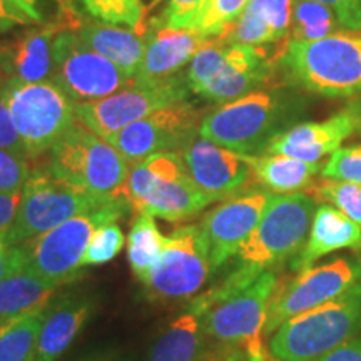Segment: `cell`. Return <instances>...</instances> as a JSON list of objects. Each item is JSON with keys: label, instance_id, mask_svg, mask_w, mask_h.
Returning <instances> with one entry per match:
<instances>
[{"label": "cell", "instance_id": "836d02e7", "mask_svg": "<svg viewBox=\"0 0 361 361\" xmlns=\"http://www.w3.org/2000/svg\"><path fill=\"white\" fill-rule=\"evenodd\" d=\"M126 238L123 229L117 223H107L99 226L92 236L89 239V245L85 247L82 268H92L109 263L119 255L124 247Z\"/></svg>", "mask_w": 361, "mask_h": 361}, {"label": "cell", "instance_id": "6da1fadb", "mask_svg": "<svg viewBox=\"0 0 361 361\" xmlns=\"http://www.w3.org/2000/svg\"><path fill=\"white\" fill-rule=\"evenodd\" d=\"M300 107V101L284 90H255L202 117L200 135L239 154L259 156L278 134L291 128Z\"/></svg>", "mask_w": 361, "mask_h": 361}, {"label": "cell", "instance_id": "ba28073f", "mask_svg": "<svg viewBox=\"0 0 361 361\" xmlns=\"http://www.w3.org/2000/svg\"><path fill=\"white\" fill-rule=\"evenodd\" d=\"M314 213L316 201L310 194H273L255 231L239 247V264L263 273L301 252Z\"/></svg>", "mask_w": 361, "mask_h": 361}, {"label": "cell", "instance_id": "ee69618b", "mask_svg": "<svg viewBox=\"0 0 361 361\" xmlns=\"http://www.w3.org/2000/svg\"><path fill=\"white\" fill-rule=\"evenodd\" d=\"M197 361H256L252 360L245 350L238 348V346H228V345H218L214 348L207 350L201 355V358ZM266 361H279L271 355L269 360Z\"/></svg>", "mask_w": 361, "mask_h": 361}, {"label": "cell", "instance_id": "4dcf8cb0", "mask_svg": "<svg viewBox=\"0 0 361 361\" xmlns=\"http://www.w3.org/2000/svg\"><path fill=\"white\" fill-rule=\"evenodd\" d=\"M340 25L336 13L314 0H295L291 40H318L335 34Z\"/></svg>", "mask_w": 361, "mask_h": 361}, {"label": "cell", "instance_id": "30bf717a", "mask_svg": "<svg viewBox=\"0 0 361 361\" xmlns=\"http://www.w3.org/2000/svg\"><path fill=\"white\" fill-rule=\"evenodd\" d=\"M117 197L107 200L57 178L47 166L34 168L22 189L16 223L7 233L12 246L22 245L74 216L90 213Z\"/></svg>", "mask_w": 361, "mask_h": 361}, {"label": "cell", "instance_id": "f6af8a7d", "mask_svg": "<svg viewBox=\"0 0 361 361\" xmlns=\"http://www.w3.org/2000/svg\"><path fill=\"white\" fill-rule=\"evenodd\" d=\"M316 361H361V336L343 343Z\"/></svg>", "mask_w": 361, "mask_h": 361}, {"label": "cell", "instance_id": "9a60e30c", "mask_svg": "<svg viewBox=\"0 0 361 361\" xmlns=\"http://www.w3.org/2000/svg\"><path fill=\"white\" fill-rule=\"evenodd\" d=\"M189 92L186 75L161 80V82H137L109 97L99 101L75 104V119L101 135L111 139L126 126L142 119L161 107L186 101Z\"/></svg>", "mask_w": 361, "mask_h": 361}, {"label": "cell", "instance_id": "83f0119b", "mask_svg": "<svg viewBox=\"0 0 361 361\" xmlns=\"http://www.w3.org/2000/svg\"><path fill=\"white\" fill-rule=\"evenodd\" d=\"M252 176L268 191L278 194L300 192L310 189L313 178L322 171L319 164L295 159L283 154L251 156Z\"/></svg>", "mask_w": 361, "mask_h": 361}, {"label": "cell", "instance_id": "1f68e13d", "mask_svg": "<svg viewBox=\"0 0 361 361\" xmlns=\"http://www.w3.org/2000/svg\"><path fill=\"white\" fill-rule=\"evenodd\" d=\"M308 191L314 201L329 202L343 214L348 216L351 221L361 226V184L324 179L316 186H311Z\"/></svg>", "mask_w": 361, "mask_h": 361}, {"label": "cell", "instance_id": "74e56055", "mask_svg": "<svg viewBox=\"0 0 361 361\" xmlns=\"http://www.w3.org/2000/svg\"><path fill=\"white\" fill-rule=\"evenodd\" d=\"M30 173L25 156L0 147V192H20Z\"/></svg>", "mask_w": 361, "mask_h": 361}, {"label": "cell", "instance_id": "7bdbcfd3", "mask_svg": "<svg viewBox=\"0 0 361 361\" xmlns=\"http://www.w3.org/2000/svg\"><path fill=\"white\" fill-rule=\"evenodd\" d=\"M22 200L20 192H0V234H7L16 223Z\"/></svg>", "mask_w": 361, "mask_h": 361}, {"label": "cell", "instance_id": "603a6c76", "mask_svg": "<svg viewBox=\"0 0 361 361\" xmlns=\"http://www.w3.org/2000/svg\"><path fill=\"white\" fill-rule=\"evenodd\" d=\"M293 7L295 0H251L219 40L252 47L278 42L290 34Z\"/></svg>", "mask_w": 361, "mask_h": 361}, {"label": "cell", "instance_id": "5bb4252c", "mask_svg": "<svg viewBox=\"0 0 361 361\" xmlns=\"http://www.w3.org/2000/svg\"><path fill=\"white\" fill-rule=\"evenodd\" d=\"M361 283V264L348 258L311 266L293 281H279L269 301L264 336L273 335L293 316L336 300Z\"/></svg>", "mask_w": 361, "mask_h": 361}, {"label": "cell", "instance_id": "7dc6e473", "mask_svg": "<svg viewBox=\"0 0 361 361\" xmlns=\"http://www.w3.org/2000/svg\"><path fill=\"white\" fill-rule=\"evenodd\" d=\"M351 106H353V109L356 112V119H358V130H361V101L351 104Z\"/></svg>", "mask_w": 361, "mask_h": 361}, {"label": "cell", "instance_id": "e0dca14e", "mask_svg": "<svg viewBox=\"0 0 361 361\" xmlns=\"http://www.w3.org/2000/svg\"><path fill=\"white\" fill-rule=\"evenodd\" d=\"M269 191H247L229 197L211 209L200 224L209 250L213 271L238 255L239 247L258 226L271 200Z\"/></svg>", "mask_w": 361, "mask_h": 361}, {"label": "cell", "instance_id": "c3c4849f", "mask_svg": "<svg viewBox=\"0 0 361 361\" xmlns=\"http://www.w3.org/2000/svg\"><path fill=\"white\" fill-rule=\"evenodd\" d=\"M89 361H123L119 358H97V360H89Z\"/></svg>", "mask_w": 361, "mask_h": 361}, {"label": "cell", "instance_id": "44dd1931", "mask_svg": "<svg viewBox=\"0 0 361 361\" xmlns=\"http://www.w3.org/2000/svg\"><path fill=\"white\" fill-rule=\"evenodd\" d=\"M147 32L146 52L135 80L137 82H161L176 78L207 40L194 30H179L151 24Z\"/></svg>", "mask_w": 361, "mask_h": 361}, {"label": "cell", "instance_id": "2e32d148", "mask_svg": "<svg viewBox=\"0 0 361 361\" xmlns=\"http://www.w3.org/2000/svg\"><path fill=\"white\" fill-rule=\"evenodd\" d=\"M201 121V112L186 99L126 126L107 141L121 152L130 168L157 152L184 151L200 135Z\"/></svg>", "mask_w": 361, "mask_h": 361}, {"label": "cell", "instance_id": "277c9868", "mask_svg": "<svg viewBox=\"0 0 361 361\" xmlns=\"http://www.w3.org/2000/svg\"><path fill=\"white\" fill-rule=\"evenodd\" d=\"M129 209L133 207L128 197H117L96 211L74 216L17 245L20 246L24 268L56 288L75 281L84 271L82 258L92 233L99 226L117 223Z\"/></svg>", "mask_w": 361, "mask_h": 361}, {"label": "cell", "instance_id": "7c38bea8", "mask_svg": "<svg viewBox=\"0 0 361 361\" xmlns=\"http://www.w3.org/2000/svg\"><path fill=\"white\" fill-rule=\"evenodd\" d=\"M211 273L213 264L201 226H180L166 238V245L144 286L146 296L152 301L194 298L207 283Z\"/></svg>", "mask_w": 361, "mask_h": 361}, {"label": "cell", "instance_id": "d4e9b609", "mask_svg": "<svg viewBox=\"0 0 361 361\" xmlns=\"http://www.w3.org/2000/svg\"><path fill=\"white\" fill-rule=\"evenodd\" d=\"M78 34L80 40L92 51L101 54L135 79L146 52L147 32L142 34L134 29H123V27L89 20L79 27Z\"/></svg>", "mask_w": 361, "mask_h": 361}, {"label": "cell", "instance_id": "8fae6325", "mask_svg": "<svg viewBox=\"0 0 361 361\" xmlns=\"http://www.w3.org/2000/svg\"><path fill=\"white\" fill-rule=\"evenodd\" d=\"M2 90L29 161L51 151L75 123V102L52 80H6Z\"/></svg>", "mask_w": 361, "mask_h": 361}, {"label": "cell", "instance_id": "681fc988", "mask_svg": "<svg viewBox=\"0 0 361 361\" xmlns=\"http://www.w3.org/2000/svg\"><path fill=\"white\" fill-rule=\"evenodd\" d=\"M2 82H4V80H2V79H0V84H2Z\"/></svg>", "mask_w": 361, "mask_h": 361}, {"label": "cell", "instance_id": "7a4b0ae2", "mask_svg": "<svg viewBox=\"0 0 361 361\" xmlns=\"http://www.w3.org/2000/svg\"><path fill=\"white\" fill-rule=\"evenodd\" d=\"M281 67L291 84L324 97L361 92V34L335 32L318 40H290Z\"/></svg>", "mask_w": 361, "mask_h": 361}, {"label": "cell", "instance_id": "9c48e42d", "mask_svg": "<svg viewBox=\"0 0 361 361\" xmlns=\"http://www.w3.org/2000/svg\"><path fill=\"white\" fill-rule=\"evenodd\" d=\"M276 284V273L266 269L251 284L207 306L201 314L206 338L218 345L238 346L256 361L269 360L263 331Z\"/></svg>", "mask_w": 361, "mask_h": 361}, {"label": "cell", "instance_id": "8d00e7d4", "mask_svg": "<svg viewBox=\"0 0 361 361\" xmlns=\"http://www.w3.org/2000/svg\"><path fill=\"white\" fill-rule=\"evenodd\" d=\"M322 176L324 179L361 184V146L340 147L333 152L323 166Z\"/></svg>", "mask_w": 361, "mask_h": 361}, {"label": "cell", "instance_id": "b9f144b4", "mask_svg": "<svg viewBox=\"0 0 361 361\" xmlns=\"http://www.w3.org/2000/svg\"><path fill=\"white\" fill-rule=\"evenodd\" d=\"M24 266L20 246H12L7 241V234H0V281L11 276L13 271Z\"/></svg>", "mask_w": 361, "mask_h": 361}, {"label": "cell", "instance_id": "60d3db41", "mask_svg": "<svg viewBox=\"0 0 361 361\" xmlns=\"http://www.w3.org/2000/svg\"><path fill=\"white\" fill-rule=\"evenodd\" d=\"M336 13L340 25L350 30H361V0H314Z\"/></svg>", "mask_w": 361, "mask_h": 361}, {"label": "cell", "instance_id": "e575fe53", "mask_svg": "<svg viewBox=\"0 0 361 361\" xmlns=\"http://www.w3.org/2000/svg\"><path fill=\"white\" fill-rule=\"evenodd\" d=\"M251 0H209L196 32L202 37H221L238 17L245 12Z\"/></svg>", "mask_w": 361, "mask_h": 361}, {"label": "cell", "instance_id": "bcb514c9", "mask_svg": "<svg viewBox=\"0 0 361 361\" xmlns=\"http://www.w3.org/2000/svg\"><path fill=\"white\" fill-rule=\"evenodd\" d=\"M19 2L24 6L25 11L39 22V24H44V16H42V12H40V7H39L40 0H19Z\"/></svg>", "mask_w": 361, "mask_h": 361}, {"label": "cell", "instance_id": "d6986e66", "mask_svg": "<svg viewBox=\"0 0 361 361\" xmlns=\"http://www.w3.org/2000/svg\"><path fill=\"white\" fill-rule=\"evenodd\" d=\"M358 130L353 106L323 123H301L283 130L268 144L263 154H283L318 164L324 156L338 151L345 139Z\"/></svg>", "mask_w": 361, "mask_h": 361}, {"label": "cell", "instance_id": "f1b7e54d", "mask_svg": "<svg viewBox=\"0 0 361 361\" xmlns=\"http://www.w3.org/2000/svg\"><path fill=\"white\" fill-rule=\"evenodd\" d=\"M47 308L0 322V361H35Z\"/></svg>", "mask_w": 361, "mask_h": 361}, {"label": "cell", "instance_id": "ac0fdd59", "mask_svg": "<svg viewBox=\"0 0 361 361\" xmlns=\"http://www.w3.org/2000/svg\"><path fill=\"white\" fill-rule=\"evenodd\" d=\"M180 157L192 183L214 201L239 192L252 176L251 156L239 154L201 135L180 151Z\"/></svg>", "mask_w": 361, "mask_h": 361}, {"label": "cell", "instance_id": "d6a6232c", "mask_svg": "<svg viewBox=\"0 0 361 361\" xmlns=\"http://www.w3.org/2000/svg\"><path fill=\"white\" fill-rule=\"evenodd\" d=\"M79 2L94 19L111 25H129V29L142 32L139 27L144 16L142 0H79Z\"/></svg>", "mask_w": 361, "mask_h": 361}, {"label": "cell", "instance_id": "4316f807", "mask_svg": "<svg viewBox=\"0 0 361 361\" xmlns=\"http://www.w3.org/2000/svg\"><path fill=\"white\" fill-rule=\"evenodd\" d=\"M56 286L22 266L0 281V322L45 310L56 298Z\"/></svg>", "mask_w": 361, "mask_h": 361}, {"label": "cell", "instance_id": "d590c367", "mask_svg": "<svg viewBox=\"0 0 361 361\" xmlns=\"http://www.w3.org/2000/svg\"><path fill=\"white\" fill-rule=\"evenodd\" d=\"M207 2L209 0H168L162 16L152 20V24L196 32Z\"/></svg>", "mask_w": 361, "mask_h": 361}, {"label": "cell", "instance_id": "ffe728a7", "mask_svg": "<svg viewBox=\"0 0 361 361\" xmlns=\"http://www.w3.org/2000/svg\"><path fill=\"white\" fill-rule=\"evenodd\" d=\"M57 25L32 27L16 37L0 40V79L42 82L54 71V39Z\"/></svg>", "mask_w": 361, "mask_h": 361}, {"label": "cell", "instance_id": "ab89813d", "mask_svg": "<svg viewBox=\"0 0 361 361\" xmlns=\"http://www.w3.org/2000/svg\"><path fill=\"white\" fill-rule=\"evenodd\" d=\"M0 147L27 157L25 147L20 141L19 133H17L16 124H13L12 121L11 111H8L6 97H4L2 84H0ZM27 159H29V157H27Z\"/></svg>", "mask_w": 361, "mask_h": 361}, {"label": "cell", "instance_id": "5b68a950", "mask_svg": "<svg viewBox=\"0 0 361 361\" xmlns=\"http://www.w3.org/2000/svg\"><path fill=\"white\" fill-rule=\"evenodd\" d=\"M126 194L137 214L169 223L194 218L214 201L189 178L180 152H157L130 166Z\"/></svg>", "mask_w": 361, "mask_h": 361}, {"label": "cell", "instance_id": "cb8c5ba5", "mask_svg": "<svg viewBox=\"0 0 361 361\" xmlns=\"http://www.w3.org/2000/svg\"><path fill=\"white\" fill-rule=\"evenodd\" d=\"M361 246V226L351 221L335 206L323 204L316 207V213L311 223L310 236L301 250L293 269L301 271L311 268L316 259L346 247Z\"/></svg>", "mask_w": 361, "mask_h": 361}, {"label": "cell", "instance_id": "484cf974", "mask_svg": "<svg viewBox=\"0 0 361 361\" xmlns=\"http://www.w3.org/2000/svg\"><path fill=\"white\" fill-rule=\"evenodd\" d=\"M204 351L202 318L188 308L157 335L146 361H197Z\"/></svg>", "mask_w": 361, "mask_h": 361}, {"label": "cell", "instance_id": "f546056e", "mask_svg": "<svg viewBox=\"0 0 361 361\" xmlns=\"http://www.w3.org/2000/svg\"><path fill=\"white\" fill-rule=\"evenodd\" d=\"M166 245V236L149 214H137L128 238V261L137 281L146 286L149 274Z\"/></svg>", "mask_w": 361, "mask_h": 361}, {"label": "cell", "instance_id": "4fadbf2b", "mask_svg": "<svg viewBox=\"0 0 361 361\" xmlns=\"http://www.w3.org/2000/svg\"><path fill=\"white\" fill-rule=\"evenodd\" d=\"M49 80L75 104L99 101L135 84L134 78L92 51L72 30H62L54 39V71Z\"/></svg>", "mask_w": 361, "mask_h": 361}, {"label": "cell", "instance_id": "3957f363", "mask_svg": "<svg viewBox=\"0 0 361 361\" xmlns=\"http://www.w3.org/2000/svg\"><path fill=\"white\" fill-rule=\"evenodd\" d=\"M361 333V283L336 300L284 322L269 340L279 361H316Z\"/></svg>", "mask_w": 361, "mask_h": 361}, {"label": "cell", "instance_id": "f35d334b", "mask_svg": "<svg viewBox=\"0 0 361 361\" xmlns=\"http://www.w3.org/2000/svg\"><path fill=\"white\" fill-rule=\"evenodd\" d=\"M39 25L19 0H0V34H7L19 27Z\"/></svg>", "mask_w": 361, "mask_h": 361}, {"label": "cell", "instance_id": "52a82bcc", "mask_svg": "<svg viewBox=\"0 0 361 361\" xmlns=\"http://www.w3.org/2000/svg\"><path fill=\"white\" fill-rule=\"evenodd\" d=\"M271 64L261 47L207 40L189 62L191 92L213 102H229L268 82Z\"/></svg>", "mask_w": 361, "mask_h": 361}, {"label": "cell", "instance_id": "8992f818", "mask_svg": "<svg viewBox=\"0 0 361 361\" xmlns=\"http://www.w3.org/2000/svg\"><path fill=\"white\" fill-rule=\"evenodd\" d=\"M49 168L57 178L99 197H128L129 164L109 141L78 119L52 146Z\"/></svg>", "mask_w": 361, "mask_h": 361}, {"label": "cell", "instance_id": "7402d4cb", "mask_svg": "<svg viewBox=\"0 0 361 361\" xmlns=\"http://www.w3.org/2000/svg\"><path fill=\"white\" fill-rule=\"evenodd\" d=\"M96 298L89 293H69L54 298L40 328L35 361H57L79 336L96 311Z\"/></svg>", "mask_w": 361, "mask_h": 361}]
</instances>
